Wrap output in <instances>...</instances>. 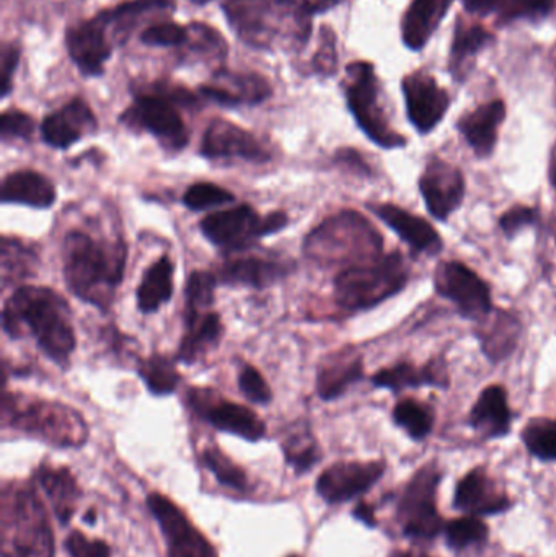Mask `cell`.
<instances>
[{
  "label": "cell",
  "mask_w": 556,
  "mask_h": 557,
  "mask_svg": "<svg viewBox=\"0 0 556 557\" xmlns=\"http://www.w3.org/2000/svg\"><path fill=\"white\" fill-rule=\"evenodd\" d=\"M72 311L58 292L38 285H23L5 300L2 327L12 339L35 337L39 349L59 367L69 366L75 350Z\"/></svg>",
  "instance_id": "cell-1"
},
{
  "label": "cell",
  "mask_w": 556,
  "mask_h": 557,
  "mask_svg": "<svg viewBox=\"0 0 556 557\" xmlns=\"http://www.w3.org/2000/svg\"><path fill=\"white\" fill-rule=\"evenodd\" d=\"M123 240H95L75 231L64 240V278L69 290L95 307H110L126 268Z\"/></svg>",
  "instance_id": "cell-2"
},
{
  "label": "cell",
  "mask_w": 556,
  "mask_h": 557,
  "mask_svg": "<svg viewBox=\"0 0 556 557\" xmlns=\"http://www.w3.org/2000/svg\"><path fill=\"white\" fill-rule=\"evenodd\" d=\"M381 234L356 211H343L307 235L304 253L320 268L359 267L382 257Z\"/></svg>",
  "instance_id": "cell-3"
},
{
  "label": "cell",
  "mask_w": 556,
  "mask_h": 557,
  "mask_svg": "<svg viewBox=\"0 0 556 557\" xmlns=\"http://www.w3.org/2000/svg\"><path fill=\"white\" fill-rule=\"evenodd\" d=\"M2 557H54L51 522L32 484H5Z\"/></svg>",
  "instance_id": "cell-4"
},
{
  "label": "cell",
  "mask_w": 556,
  "mask_h": 557,
  "mask_svg": "<svg viewBox=\"0 0 556 557\" xmlns=\"http://www.w3.org/2000/svg\"><path fill=\"white\" fill-rule=\"evenodd\" d=\"M410 270L400 251L343 270L335 278V300L348 311H365L400 294Z\"/></svg>",
  "instance_id": "cell-5"
},
{
  "label": "cell",
  "mask_w": 556,
  "mask_h": 557,
  "mask_svg": "<svg viewBox=\"0 0 556 557\" xmlns=\"http://www.w3.org/2000/svg\"><path fill=\"white\" fill-rule=\"evenodd\" d=\"M3 418L16 431L25 432L59 448H78L87 442L88 428L81 412L61 403L20 401L3 396Z\"/></svg>",
  "instance_id": "cell-6"
},
{
  "label": "cell",
  "mask_w": 556,
  "mask_h": 557,
  "mask_svg": "<svg viewBox=\"0 0 556 557\" xmlns=\"http://www.w3.org/2000/svg\"><path fill=\"white\" fill-rule=\"evenodd\" d=\"M443 471L436 461L423 465L401 491L397 506V519L401 533L417 542H431L444 532L443 517L437 510V487Z\"/></svg>",
  "instance_id": "cell-7"
},
{
  "label": "cell",
  "mask_w": 556,
  "mask_h": 557,
  "mask_svg": "<svg viewBox=\"0 0 556 557\" xmlns=\"http://www.w3.org/2000/svg\"><path fill=\"white\" fill-rule=\"evenodd\" d=\"M289 224L286 212H270L260 218L251 206L240 205L206 215L199 222L202 235L215 247L224 248L227 253H240L248 250L258 238L277 234Z\"/></svg>",
  "instance_id": "cell-8"
},
{
  "label": "cell",
  "mask_w": 556,
  "mask_h": 557,
  "mask_svg": "<svg viewBox=\"0 0 556 557\" xmlns=\"http://www.w3.org/2000/svg\"><path fill=\"white\" fill-rule=\"evenodd\" d=\"M346 100L356 123L372 143L384 149H398L407 144V139L395 133L385 117L379 103L378 77L369 62H355L349 65Z\"/></svg>",
  "instance_id": "cell-9"
},
{
  "label": "cell",
  "mask_w": 556,
  "mask_h": 557,
  "mask_svg": "<svg viewBox=\"0 0 556 557\" xmlns=\"http://www.w3.org/2000/svg\"><path fill=\"white\" fill-rule=\"evenodd\" d=\"M222 10L232 32L245 45L257 49H268L274 45L281 33L283 16L309 20V16L281 0H224Z\"/></svg>",
  "instance_id": "cell-10"
},
{
  "label": "cell",
  "mask_w": 556,
  "mask_h": 557,
  "mask_svg": "<svg viewBox=\"0 0 556 557\" xmlns=\"http://www.w3.org/2000/svg\"><path fill=\"white\" fill-rule=\"evenodd\" d=\"M120 121L127 127L152 134L166 149L182 150L188 146V129L176 104L153 91L136 94L134 103L121 114Z\"/></svg>",
  "instance_id": "cell-11"
},
{
  "label": "cell",
  "mask_w": 556,
  "mask_h": 557,
  "mask_svg": "<svg viewBox=\"0 0 556 557\" xmlns=\"http://www.w3.org/2000/svg\"><path fill=\"white\" fill-rule=\"evenodd\" d=\"M193 411L212 428L237 435L248 442H258L267 435L263 419L247 406L228 401L211 389L193 388L188 393Z\"/></svg>",
  "instance_id": "cell-12"
},
{
  "label": "cell",
  "mask_w": 556,
  "mask_h": 557,
  "mask_svg": "<svg viewBox=\"0 0 556 557\" xmlns=\"http://www.w3.org/2000/svg\"><path fill=\"white\" fill-rule=\"evenodd\" d=\"M437 294L453 301L462 317L480 320L493 311L492 294L479 274L459 261L441 263L434 274Z\"/></svg>",
  "instance_id": "cell-13"
},
{
  "label": "cell",
  "mask_w": 556,
  "mask_h": 557,
  "mask_svg": "<svg viewBox=\"0 0 556 557\" xmlns=\"http://www.w3.org/2000/svg\"><path fill=\"white\" fill-rule=\"evenodd\" d=\"M147 506L162 530L169 557H219L214 546L169 497L152 493Z\"/></svg>",
  "instance_id": "cell-14"
},
{
  "label": "cell",
  "mask_w": 556,
  "mask_h": 557,
  "mask_svg": "<svg viewBox=\"0 0 556 557\" xmlns=\"http://www.w3.org/2000/svg\"><path fill=\"white\" fill-rule=\"evenodd\" d=\"M385 463L375 461H339L326 468L317 480V494L330 506L348 503L368 493L384 476Z\"/></svg>",
  "instance_id": "cell-15"
},
{
  "label": "cell",
  "mask_w": 556,
  "mask_h": 557,
  "mask_svg": "<svg viewBox=\"0 0 556 557\" xmlns=\"http://www.w3.org/2000/svg\"><path fill=\"white\" fill-rule=\"evenodd\" d=\"M107 32V25L98 15L69 26L65 32L69 58L85 77H100L104 74V64L113 54V42Z\"/></svg>",
  "instance_id": "cell-16"
},
{
  "label": "cell",
  "mask_w": 556,
  "mask_h": 557,
  "mask_svg": "<svg viewBox=\"0 0 556 557\" xmlns=\"http://www.w3.org/2000/svg\"><path fill=\"white\" fill-rule=\"evenodd\" d=\"M420 191L428 211L444 222L462 206L466 198V178L453 163L431 160L420 178Z\"/></svg>",
  "instance_id": "cell-17"
},
{
  "label": "cell",
  "mask_w": 556,
  "mask_h": 557,
  "mask_svg": "<svg viewBox=\"0 0 556 557\" xmlns=\"http://www.w3.org/2000/svg\"><path fill=\"white\" fill-rule=\"evenodd\" d=\"M205 159H242L247 162L267 163L271 153L250 131L227 120H214L206 129L201 140Z\"/></svg>",
  "instance_id": "cell-18"
},
{
  "label": "cell",
  "mask_w": 556,
  "mask_h": 557,
  "mask_svg": "<svg viewBox=\"0 0 556 557\" xmlns=\"http://www.w3.org/2000/svg\"><path fill=\"white\" fill-rule=\"evenodd\" d=\"M453 506L467 516L489 517L509 512L515 503L485 468L475 467L457 483Z\"/></svg>",
  "instance_id": "cell-19"
},
{
  "label": "cell",
  "mask_w": 556,
  "mask_h": 557,
  "mask_svg": "<svg viewBox=\"0 0 556 557\" xmlns=\"http://www.w3.org/2000/svg\"><path fill=\"white\" fill-rule=\"evenodd\" d=\"M199 94L222 107L235 108L242 104L255 107L273 95L270 82L254 72H234L218 69L209 84L199 87Z\"/></svg>",
  "instance_id": "cell-20"
},
{
  "label": "cell",
  "mask_w": 556,
  "mask_h": 557,
  "mask_svg": "<svg viewBox=\"0 0 556 557\" xmlns=\"http://www.w3.org/2000/svg\"><path fill=\"white\" fill-rule=\"evenodd\" d=\"M404 94L408 117L421 134L431 133L449 108V95L430 75H408L404 81Z\"/></svg>",
  "instance_id": "cell-21"
},
{
  "label": "cell",
  "mask_w": 556,
  "mask_h": 557,
  "mask_svg": "<svg viewBox=\"0 0 556 557\" xmlns=\"http://www.w3.org/2000/svg\"><path fill=\"white\" fill-rule=\"evenodd\" d=\"M97 127V117L87 101L74 98L42 120L41 137L52 149H69Z\"/></svg>",
  "instance_id": "cell-22"
},
{
  "label": "cell",
  "mask_w": 556,
  "mask_h": 557,
  "mask_svg": "<svg viewBox=\"0 0 556 557\" xmlns=\"http://www.w3.org/2000/svg\"><path fill=\"white\" fill-rule=\"evenodd\" d=\"M296 264L286 258H267L248 255L232 258L219 268V284L248 285L254 288L270 287L293 273Z\"/></svg>",
  "instance_id": "cell-23"
},
{
  "label": "cell",
  "mask_w": 556,
  "mask_h": 557,
  "mask_svg": "<svg viewBox=\"0 0 556 557\" xmlns=\"http://www.w3.org/2000/svg\"><path fill=\"white\" fill-rule=\"evenodd\" d=\"M369 209L392 228L415 253L436 257L443 251L444 242L436 228L423 218L410 214L395 205H369Z\"/></svg>",
  "instance_id": "cell-24"
},
{
  "label": "cell",
  "mask_w": 556,
  "mask_h": 557,
  "mask_svg": "<svg viewBox=\"0 0 556 557\" xmlns=\"http://www.w3.org/2000/svg\"><path fill=\"white\" fill-rule=\"evenodd\" d=\"M365 379V360L355 347H345L329 356L317 375V392L323 401H333Z\"/></svg>",
  "instance_id": "cell-25"
},
{
  "label": "cell",
  "mask_w": 556,
  "mask_h": 557,
  "mask_svg": "<svg viewBox=\"0 0 556 557\" xmlns=\"http://www.w3.org/2000/svg\"><path fill=\"white\" fill-rule=\"evenodd\" d=\"M35 481L48 496L59 522L67 525L77 510L82 496L81 487L72 471L67 467L45 463L35 471Z\"/></svg>",
  "instance_id": "cell-26"
},
{
  "label": "cell",
  "mask_w": 556,
  "mask_h": 557,
  "mask_svg": "<svg viewBox=\"0 0 556 557\" xmlns=\"http://www.w3.org/2000/svg\"><path fill=\"white\" fill-rule=\"evenodd\" d=\"M511 421L512 412L508 405V393L499 385L483 389L470 411V425L486 441L506 437L511 431Z\"/></svg>",
  "instance_id": "cell-27"
},
{
  "label": "cell",
  "mask_w": 556,
  "mask_h": 557,
  "mask_svg": "<svg viewBox=\"0 0 556 557\" xmlns=\"http://www.w3.org/2000/svg\"><path fill=\"white\" fill-rule=\"evenodd\" d=\"M506 117V104L502 100L482 104L460 120L459 129L480 159H486L495 150L498 127Z\"/></svg>",
  "instance_id": "cell-28"
},
{
  "label": "cell",
  "mask_w": 556,
  "mask_h": 557,
  "mask_svg": "<svg viewBox=\"0 0 556 557\" xmlns=\"http://www.w3.org/2000/svg\"><path fill=\"white\" fill-rule=\"evenodd\" d=\"M2 202L48 209L55 202V188L45 175L33 170L10 173L2 182Z\"/></svg>",
  "instance_id": "cell-29"
},
{
  "label": "cell",
  "mask_w": 556,
  "mask_h": 557,
  "mask_svg": "<svg viewBox=\"0 0 556 557\" xmlns=\"http://www.w3.org/2000/svg\"><path fill=\"white\" fill-rule=\"evenodd\" d=\"M521 331V321L515 314L505 310L492 311L489 317L483 318L479 330L483 352L493 362L508 359L518 347Z\"/></svg>",
  "instance_id": "cell-30"
},
{
  "label": "cell",
  "mask_w": 556,
  "mask_h": 557,
  "mask_svg": "<svg viewBox=\"0 0 556 557\" xmlns=\"http://www.w3.org/2000/svg\"><path fill=\"white\" fill-rule=\"evenodd\" d=\"M372 385L378 388H387L392 392H401L405 388H420V386H449V376L441 362L428 363L427 367H415L413 363L401 362L387 369L379 370L372 376Z\"/></svg>",
  "instance_id": "cell-31"
},
{
  "label": "cell",
  "mask_w": 556,
  "mask_h": 557,
  "mask_svg": "<svg viewBox=\"0 0 556 557\" xmlns=\"http://www.w3.org/2000/svg\"><path fill=\"white\" fill-rule=\"evenodd\" d=\"M173 0H127L113 9L101 10L98 16L103 20L107 29L113 33L114 45H123L140 18L153 13H173Z\"/></svg>",
  "instance_id": "cell-32"
},
{
  "label": "cell",
  "mask_w": 556,
  "mask_h": 557,
  "mask_svg": "<svg viewBox=\"0 0 556 557\" xmlns=\"http://www.w3.org/2000/svg\"><path fill=\"white\" fill-rule=\"evenodd\" d=\"M453 2L454 0H413L401 23L405 45L415 51L423 48Z\"/></svg>",
  "instance_id": "cell-33"
},
{
  "label": "cell",
  "mask_w": 556,
  "mask_h": 557,
  "mask_svg": "<svg viewBox=\"0 0 556 557\" xmlns=\"http://www.w3.org/2000/svg\"><path fill=\"white\" fill-rule=\"evenodd\" d=\"M185 324V336L180 344L176 360L193 366L196 360L214 349L222 337V321L219 313L208 311V313L199 314L193 320L183 321Z\"/></svg>",
  "instance_id": "cell-34"
},
{
  "label": "cell",
  "mask_w": 556,
  "mask_h": 557,
  "mask_svg": "<svg viewBox=\"0 0 556 557\" xmlns=\"http://www.w3.org/2000/svg\"><path fill=\"white\" fill-rule=\"evenodd\" d=\"M173 273H175V267L169 257L153 261L149 270L144 273L137 288V307L144 314L156 313L163 304L172 300Z\"/></svg>",
  "instance_id": "cell-35"
},
{
  "label": "cell",
  "mask_w": 556,
  "mask_h": 557,
  "mask_svg": "<svg viewBox=\"0 0 556 557\" xmlns=\"http://www.w3.org/2000/svg\"><path fill=\"white\" fill-rule=\"evenodd\" d=\"M186 29H188V36L183 45L186 48V59H193V61L205 59L219 65L224 64L228 46L218 29L201 22L189 23Z\"/></svg>",
  "instance_id": "cell-36"
},
{
  "label": "cell",
  "mask_w": 556,
  "mask_h": 557,
  "mask_svg": "<svg viewBox=\"0 0 556 557\" xmlns=\"http://www.w3.org/2000/svg\"><path fill=\"white\" fill-rule=\"evenodd\" d=\"M137 373L153 396L172 395L182 382V375L176 370L173 360L162 354H152L147 359L140 360Z\"/></svg>",
  "instance_id": "cell-37"
},
{
  "label": "cell",
  "mask_w": 556,
  "mask_h": 557,
  "mask_svg": "<svg viewBox=\"0 0 556 557\" xmlns=\"http://www.w3.org/2000/svg\"><path fill=\"white\" fill-rule=\"evenodd\" d=\"M447 546L454 552L483 548L489 543L490 529L480 517L466 516L446 522L444 527Z\"/></svg>",
  "instance_id": "cell-38"
},
{
  "label": "cell",
  "mask_w": 556,
  "mask_h": 557,
  "mask_svg": "<svg viewBox=\"0 0 556 557\" xmlns=\"http://www.w3.org/2000/svg\"><path fill=\"white\" fill-rule=\"evenodd\" d=\"M283 450L286 463L296 471V474L307 473L322 460V451L309 429L291 432L283 442Z\"/></svg>",
  "instance_id": "cell-39"
},
{
  "label": "cell",
  "mask_w": 556,
  "mask_h": 557,
  "mask_svg": "<svg viewBox=\"0 0 556 557\" xmlns=\"http://www.w3.org/2000/svg\"><path fill=\"white\" fill-rule=\"evenodd\" d=\"M218 285L215 274L208 273V271H195V273L189 274L185 288L183 321L193 320L199 314L211 311Z\"/></svg>",
  "instance_id": "cell-40"
},
{
  "label": "cell",
  "mask_w": 556,
  "mask_h": 557,
  "mask_svg": "<svg viewBox=\"0 0 556 557\" xmlns=\"http://www.w3.org/2000/svg\"><path fill=\"white\" fill-rule=\"evenodd\" d=\"M394 421L407 432L408 437L421 442L434 428V411L417 399H404L394 409Z\"/></svg>",
  "instance_id": "cell-41"
},
{
  "label": "cell",
  "mask_w": 556,
  "mask_h": 557,
  "mask_svg": "<svg viewBox=\"0 0 556 557\" xmlns=\"http://www.w3.org/2000/svg\"><path fill=\"white\" fill-rule=\"evenodd\" d=\"M201 461L214 474L221 486L238 493H245L250 487L247 473L218 447H206L201 454Z\"/></svg>",
  "instance_id": "cell-42"
},
{
  "label": "cell",
  "mask_w": 556,
  "mask_h": 557,
  "mask_svg": "<svg viewBox=\"0 0 556 557\" xmlns=\"http://www.w3.org/2000/svg\"><path fill=\"white\" fill-rule=\"evenodd\" d=\"M521 438L532 457L556 461V419H532L522 429Z\"/></svg>",
  "instance_id": "cell-43"
},
{
  "label": "cell",
  "mask_w": 556,
  "mask_h": 557,
  "mask_svg": "<svg viewBox=\"0 0 556 557\" xmlns=\"http://www.w3.org/2000/svg\"><path fill=\"white\" fill-rule=\"evenodd\" d=\"M38 263V258L28 250L26 245L16 238H3L2 240V278L3 287L9 282L22 281L33 273Z\"/></svg>",
  "instance_id": "cell-44"
},
{
  "label": "cell",
  "mask_w": 556,
  "mask_h": 557,
  "mask_svg": "<svg viewBox=\"0 0 556 557\" xmlns=\"http://www.w3.org/2000/svg\"><path fill=\"white\" fill-rule=\"evenodd\" d=\"M235 196L214 183H195L183 195V205L193 212H205L218 206L231 205Z\"/></svg>",
  "instance_id": "cell-45"
},
{
  "label": "cell",
  "mask_w": 556,
  "mask_h": 557,
  "mask_svg": "<svg viewBox=\"0 0 556 557\" xmlns=\"http://www.w3.org/2000/svg\"><path fill=\"white\" fill-rule=\"evenodd\" d=\"M188 36L186 26L175 22H159L147 26L140 33V41L150 48H170V46H183Z\"/></svg>",
  "instance_id": "cell-46"
},
{
  "label": "cell",
  "mask_w": 556,
  "mask_h": 557,
  "mask_svg": "<svg viewBox=\"0 0 556 557\" xmlns=\"http://www.w3.org/2000/svg\"><path fill=\"white\" fill-rule=\"evenodd\" d=\"M238 388L244 393L245 398L250 399L255 405H270L273 399L270 385L254 366H245L242 369L238 375Z\"/></svg>",
  "instance_id": "cell-47"
},
{
  "label": "cell",
  "mask_w": 556,
  "mask_h": 557,
  "mask_svg": "<svg viewBox=\"0 0 556 557\" xmlns=\"http://www.w3.org/2000/svg\"><path fill=\"white\" fill-rule=\"evenodd\" d=\"M35 120L29 114L20 110H7L3 111L0 120V136L3 140H29L35 133Z\"/></svg>",
  "instance_id": "cell-48"
},
{
  "label": "cell",
  "mask_w": 556,
  "mask_h": 557,
  "mask_svg": "<svg viewBox=\"0 0 556 557\" xmlns=\"http://www.w3.org/2000/svg\"><path fill=\"white\" fill-rule=\"evenodd\" d=\"M538 209L529 208V206H515L499 219V227L505 232L506 237L512 238L524 228L538 224Z\"/></svg>",
  "instance_id": "cell-49"
},
{
  "label": "cell",
  "mask_w": 556,
  "mask_h": 557,
  "mask_svg": "<svg viewBox=\"0 0 556 557\" xmlns=\"http://www.w3.org/2000/svg\"><path fill=\"white\" fill-rule=\"evenodd\" d=\"M65 549L71 557H111V549L107 543L87 539L82 532H72L65 539Z\"/></svg>",
  "instance_id": "cell-50"
},
{
  "label": "cell",
  "mask_w": 556,
  "mask_h": 557,
  "mask_svg": "<svg viewBox=\"0 0 556 557\" xmlns=\"http://www.w3.org/2000/svg\"><path fill=\"white\" fill-rule=\"evenodd\" d=\"M490 39H492V35L486 29H483L482 26H472V28L457 35L453 48L454 55L467 58V55L475 54Z\"/></svg>",
  "instance_id": "cell-51"
},
{
  "label": "cell",
  "mask_w": 556,
  "mask_h": 557,
  "mask_svg": "<svg viewBox=\"0 0 556 557\" xmlns=\"http://www.w3.org/2000/svg\"><path fill=\"white\" fill-rule=\"evenodd\" d=\"M20 64V48L13 42H3L2 51H0V90H2V98L12 90L13 74Z\"/></svg>",
  "instance_id": "cell-52"
},
{
  "label": "cell",
  "mask_w": 556,
  "mask_h": 557,
  "mask_svg": "<svg viewBox=\"0 0 556 557\" xmlns=\"http://www.w3.org/2000/svg\"><path fill=\"white\" fill-rule=\"evenodd\" d=\"M313 71L319 74H333L336 71L335 35L332 29H322V45L313 58Z\"/></svg>",
  "instance_id": "cell-53"
},
{
  "label": "cell",
  "mask_w": 556,
  "mask_h": 557,
  "mask_svg": "<svg viewBox=\"0 0 556 557\" xmlns=\"http://www.w3.org/2000/svg\"><path fill=\"white\" fill-rule=\"evenodd\" d=\"M552 5L554 0H512L515 13H545Z\"/></svg>",
  "instance_id": "cell-54"
},
{
  "label": "cell",
  "mask_w": 556,
  "mask_h": 557,
  "mask_svg": "<svg viewBox=\"0 0 556 557\" xmlns=\"http://www.w3.org/2000/svg\"><path fill=\"white\" fill-rule=\"evenodd\" d=\"M353 517L359 520V522L365 523L369 529H375L379 525L378 517H375V507L365 503V500L359 503L356 509L353 510Z\"/></svg>",
  "instance_id": "cell-55"
},
{
  "label": "cell",
  "mask_w": 556,
  "mask_h": 557,
  "mask_svg": "<svg viewBox=\"0 0 556 557\" xmlns=\"http://www.w3.org/2000/svg\"><path fill=\"white\" fill-rule=\"evenodd\" d=\"M342 2L343 0H304V9H306L307 15H316V13L326 12Z\"/></svg>",
  "instance_id": "cell-56"
},
{
  "label": "cell",
  "mask_w": 556,
  "mask_h": 557,
  "mask_svg": "<svg viewBox=\"0 0 556 557\" xmlns=\"http://www.w3.org/2000/svg\"><path fill=\"white\" fill-rule=\"evenodd\" d=\"M336 160L346 163V165H355L359 172L369 173L368 166L362 163L361 157H359L355 150H339V152L336 153Z\"/></svg>",
  "instance_id": "cell-57"
},
{
  "label": "cell",
  "mask_w": 556,
  "mask_h": 557,
  "mask_svg": "<svg viewBox=\"0 0 556 557\" xmlns=\"http://www.w3.org/2000/svg\"><path fill=\"white\" fill-rule=\"evenodd\" d=\"M467 10L473 13H489L498 5L499 0H464Z\"/></svg>",
  "instance_id": "cell-58"
},
{
  "label": "cell",
  "mask_w": 556,
  "mask_h": 557,
  "mask_svg": "<svg viewBox=\"0 0 556 557\" xmlns=\"http://www.w3.org/2000/svg\"><path fill=\"white\" fill-rule=\"evenodd\" d=\"M388 557H431L427 555V553H418V552H394Z\"/></svg>",
  "instance_id": "cell-59"
},
{
  "label": "cell",
  "mask_w": 556,
  "mask_h": 557,
  "mask_svg": "<svg viewBox=\"0 0 556 557\" xmlns=\"http://www.w3.org/2000/svg\"><path fill=\"white\" fill-rule=\"evenodd\" d=\"M548 176H551L552 186H554L556 191V157L552 160L551 170H548Z\"/></svg>",
  "instance_id": "cell-60"
},
{
  "label": "cell",
  "mask_w": 556,
  "mask_h": 557,
  "mask_svg": "<svg viewBox=\"0 0 556 557\" xmlns=\"http://www.w3.org/2000/svg\"><path fill=\"white\" fill-rule=\"evenodd\" d=\"M95 520H97V512L95 510H88L84 516V522L88 523V525H95Z\"/></svg>",
  "instance_id": "cell-61"
},
{
  "label": "cell",
  "mask_w": 556,
  "mask_h": 557,
  "mask_svg": "<svg viewBox=\"0 0 556 557\" xmlns=\"http://www.w3.org/2000/svg\"><path fill=\"white\" fill-rule=\"evenodd\" d=\"M189 2L198 3V5H205V3L212 2V0H189Z\"/></svg>",
  "instance_id": "cell-62"
},
{
  "label": "cell",
  "mask_w": 556,
  "mask_h": 557,
  "mask_svg": "<svg viewBox=\"0 0 556 557\" xmlns=\"http://www.w3.org/2000/svg\"><path fill=\"white\" fill-rule=\"evenodd\" d=\"M287 557H300V556H297V555H291V556H287Z\"/></svg>",
  "instance_id": "cell-63"
}]
</instances>
